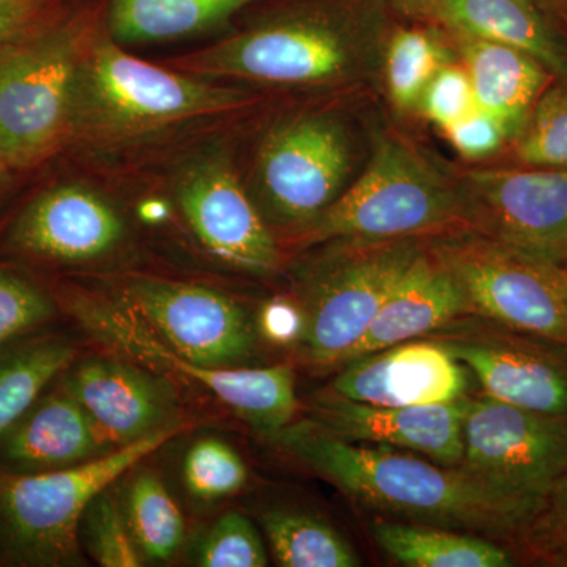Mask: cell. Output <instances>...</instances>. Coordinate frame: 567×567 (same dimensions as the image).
I'll return each mask as SVG.
<instances>
[{
	"label": "cell",
	"instance_id": "1f68e13d",
	"mask_svg": "<svg viewBox=\"0 0 567 567\" xmlns=\"http://www.w3.org/2000/svg\"><path fill=\"white\" fill-rule=\"evenodd\" d=\"M81 546L103 567H137L144 565L126 525L118 494L104 488L85 507L80 525Z\"/></svg>",
	"mask_w": 567,
	"mask_h": 567
},
{
	"label": "cell",
	"instance_id": "8fae6325",
	"mask_svg": "<svg viewBox=\"0 0 567 567\" xmlns=\"http://www.w3.org/2000/svg\"><path fill=\"white\" fill-rule=\"evenodd\" d=\"M111 297L189 363L240 368L256 350V322L238 301L210 287L136 275L115 284Z\"/></svg>",
	"mask_w": 567,
	"mask_h": 567
},
{
	"label": "cell",
	"instance_id": "74e56055",
	"mask_svg": "<svg viewBox=\"0 0 567 567\" xmlns=\"http://www.w3.org/2000/svg\"><path fill=\"white\" fill-rule=\"evenodd\" d=\"M257 333L279 347L300 344L305 334V312L300 303L278 297L267 301L257 316Z\"/></svg>",
	"mask_w": 567,
	"mask_h": 567
},
{
	"label": "cell",
	"instance_id": "52a82bcc",
	"mask_svg": "<svg viewBox=\"0 0 567 567\" xmlns=\"http://www.w3.org/2000/svg\"><path fill=\"white\" fill-rule=\"evenodd\" d=\"M431 246L457 279L470 315L567 346L566 265L472 229L454 230Z\"/></svg>",
	"mask_w": 567,
	"mask_h": 567
},
{
	"label": "cell",
	"instance_id": "30bf717a",
	"mask_svg": "<svg viewBox=\"0 0 567 567\" xmlns=\"http://www.w3.org/2000/svg\"><path fill=\"white\" fill-rule=\"evenodd\" d=\"M358 61L357 40L341 25L327 18L297 17L251 29L174 65L204 80L328 85L352 76Z\"/></svg>",
	"mask_w": 567,
	"mask_h": 567
},
{
	"label": "cell",
	"instance_id": "5bb4252c",
	"mask_svg": "<svg viewBox=\"0 0 567 567\" xmlns=\"http://www.w3.org/2000/svg\"><path fill=\"white\" fill-rule=\"evenodd\" d=\"M175 196L194 237L216 260L241 274H278V244L226 153L204 152L186 164Z\"/></svg>",
	"mask_w": 567,
	"mask_h": 567
},
{
	"label": "cell",
	"instance_id": "83f0119b",
	"mask_svg": "<svg viewBox=\"0 0 567 567\" xmlns=\"http://www.w3.org/2000/svg\"><path fill=\"white\" fill-rule=\"evenodd\" d=\"M271 554L282 567H357L354 548L327 522L289 509L260 517Z\"/></svg>",
	"mask_w": 567,
	"mask_h": 567
},
{
	"label": "cell",
	"instance_id": "ab89813d",
	"mask_svg": "<svg viewBox=\"0 0 567 567\" xmlns=\"http://www.w3.org/2000/svg\"><path fill=\"white\" fill-rule=\"evenodd\" d=\"M142 216H144L147 221H162L164 216H166V208L162 207V204H148L142 208Z\"/></svg>",
	"mask_w": 567,
	"mask_h": 567
},
{
	"label": "cell",
	"instance_id": "d4e9b609",
	"mask_svg": "<svg viewBox=\"0 0 567 567\" xmlns=\"http://www.w3.org/2000/svg\"><path fill=\"white\" fill-rule=\"evenodd\" d=\"M375 543L401 565L410 567H507L513 557L498 544L461 529L427 524L377 520Z\"/></svg>",
	"mask_w": 567,
	"mask_h": 567
},
{
	"label": "cell",
	"instance_id": "836d02e7",
	"mask_svg": "<svg viewBox=\"0 0 567 567\" xmlns=\"http://www.w3.org/2000/svg\"><path fill=\"white\" fill-rule=\"evenodd\" d=\"M54 315V303L39 286L0 268V349L50 322Z\"/></svg>",
	"mask_w": 567,
	"mask_h": 567
},
{
	"label": "cell",
	"instance_id": "d590c367",
	"mask_svg": "<svg viewBox=\"0 0 567 567\" xmlns=\"http://www.w3.org/2000/svg\"><path fill=\"white\" fill-rule=\"evenodd\" d=\"M417 107L443 132L476 110L472 82L464 66L446 63L424 89Z\"/></svg>",
	"mask_w": 567,
	"mask_h": 567
},
{
	"label": "cell",
	"instance_id": "7a4b0ae2",
	"mask_svg": "<svg viewBox=\"0 0 567 567\" xmlns=\"http://www.w3.org/2000/svg\"><path fill=\"white\" fill-rule=\"evenodd\" d=\"M248 102L238 89L153 65L100 39L82 50L70 140L125 147Z\"/></svg>",
	"mask_w": 567,
	"mask_h": 567
},
{
	"label": "cell",
	"instance_id": "3957f363",
	"mask_svg": "<svg viewBox=\"0 0 567 567\" xmlns=\"http://www.w3.org/2000/svg\"><path fill=\"white\" fill-rule=\"evenodd\" d=\"M188 427L163 429L70 468L21 473L0 466V566L84 565L80 525L89 503Z\"/></svg>",
	"mask_w": 567,
	"mask_h": 567
},
{
	"label": "cell",
	"instance_id": "8d00e7d4",
	"mask_svg": "<svg viewBox=\"0 0 567 567\" xmlns=\"http://www.w3.org/2000/svg\"><path fill=\"white\" fill-rule=\"evenodd\" d=\"M445 133L454 148L466 159L487 158L511 140L509 132L498 118L477 107Z\"/></svg>",
	"mask_w": 567,
	"mask_h": 567
},
{
	"label": "cell",
	"instance_id": "6da1fadb",
	"mask_svg": "<svg viewBox=\"0 0 567 567\" xmlns=\"http://www.w3.org/2000/svg\"><path fill=\"white\" fill-rule=\"evenodd\" d=\"M298 461L377 513L461 532L518 536L537 507L464 466L339 439L316 421L275 435Z\"/></svg>",
	"mask_w": 567,
	"mask_h": 567
},
{
	"label": "cell",
	"instance_id": "603a6c76",
	"mask_svg": "<svg viewBox=\"0 0 567 567\" xmlns=\"http://www.w3.org/2000/svg\"><path fill=\"white\" fill-rule=\"evenodd\" d=\"M424 10L458 37L509 44L567 74V48L533 0H432Z\"/></svg>",
	"mask_w": 567,
	"mask_h": 567
},
{
	"label": "cell",
	"instance_id": "e0dca14e",
	"mask_svg": "<svg viewBox=\"0 0 567 567\" xmlns=\"http://www.w3.org/2000/svg\"><path fill=\"white\" fill-rule=\"evenodd\" d=\"M466 399L446 404L380 406L327 390L315 395L312 421L352 443L410 451L447 466L462 464Z\"/></svg>",
	"mask_w": 567,
	"mask_h": 567
},
{
	"label": "cell",
	"instance_id": "60d3db41",
	"mask_svg": "<svg viewBox=\"0 0 567 567\" xmlns=\"http://www.w3.org/2000/svg\"><path fill=\"white\" fill-rule=\"evenodd\" d=\"M399 6L404 7V9L409 10H424L432 0H395Z\"/></svg>",
	"mask_w": 567,
	"mask_h": 567
},
{
	"label": "cell",
	"instance_id": "ee69618b",
	"mask_svg": "<svg viewBox=\"0 0 567 567\" xmlns=\"http://www.w3.org/2000/svg\"><path fill=\"white\" fill-rule=\"evenodd\" d=\"M566 270H567V265H566Z\"/></svg>",
	"mask_w": 567,
	"mask_h": 567
},
{
	"label": "cell",
	"instance_id": "f35d334b",
	"mask_svg": "<svg viewBox=\"0 0 567 567\" xmlns=\"http://www.w3.org/2000/svg\"><path fill=\"white\" fill-rule=\"evenodd\" d=\"M43 2L44 0H39V2L0 6V47L22 33L29 32L32 22L39 18L40 7Z\"/></svg>",
	"mask_w": 567,
	"mask_h": 567
},
{
	"label": "cell",
	"instance_id": "9c48e42d",
	"mask_svg": "<svg viewBox=\"0 0 567 567\" xmlns=\"http://www.w3.org/2000/svg\"><path fill=\"white\" fill-rule=\"evenodd\" d=\"M352 151L341 121L309 112L279 122L265 136L256 167V203L268 224L300 234L349 186Z\"/></svg>",
	"mask_w": 567,
	"mask_h": 567
},
{
	"label": "cell",
	"instance_id": "cb8c5ba5",
	"mask_svg": "<svg viewBox=\"0 0 567 567\" xmlns=\"http://www.w3.org/2000/svg\"><path fill=\"white\" fill-rule=\"evenodd\" d=\"M252 0H111V39L118 44L156 43L216 28Z\"/></svg>",
	"mask_w": 567,
	"mask_h": 567
},
{
	"label": "cell",
	"instance_id": "9a60e30c",
	"mask_svg": "<svg viewBox=\"0 0 567 567\" xmlns=\"http://www.w3.org/2000/svg\"><path fill=\"white\" fill-rule=\"evenodd\" d=\"M432 339L477 377L488 398L567 417V346L563 342L496 323Z\"/></svg>",
	"mask_w": 567,
	"mask_h": 567
},
{
	"label": "cell",
	"instance_id": "4fadbf2b",
	"mask_svg": "<svg viewBox=\"0 0 567 567\" xmlns=\"http://www.w3.org/2000/svg\"><path fill=\"white\" fill-rule=\"evenodd\" d=\"M458 188L466 229L567 265V167L472 171Z\"/></svg>",
	"mask_w": 567,
	"mask_h": 567
},
{
	"label": "cell",
	"instance_id": "44dd1931",
	"mask_svg": "<svg viewBox=\"0 0 567 567\" xmlns=\"http://www.w3.org/2000/svg\"><path fill=\"white\" fill-rule=\"evenodd\" d=\"M112 451L92 417L62 386L41 394L0 436V466L21 473L52 472Z\"/></svg>",
	"mask_w": 567,
	"mask_h": 567
},
{
	"label": "cell",
	"instance_id": "2e32d148",
	"mask_svg": "<svg viewBox=\"0 0 567 567\" xmlns=\"http://www.w3.org/2000/svg\"><path fill=\"white\" fill-rule=\"evenodd\" d=\"M63 388L92 417L112 450L186 424L169 379L121 358H91L71 369Z\"/></svg>",
	"mask_w": 567,
	"mask_h": 567
},
{
	"label": "cell",
	"instance_id": "f1b7e54d",
	"mask_svg": "<svg viewBox=\"0 0 567 567\" xmlns=\"http://www.w3.org/2000/svg\"><path fill=\"white\" fill-rule=\"evenodd\" d=\"M450 52L431 32L402 29L394 33L386 51V87L391 102L401 111L417 106L424 89L443 66Z\"/></svg>",
	"mask_w": 567,
	"mask_h": 567
},
{
	"label": "cell",
	"instance_id": "d6986e66",
	"mask_svg": "<svg viewBox=\"0 0 567 567\" xmlns=\"http://www.w3.org/2000/svg\"><path fill=\"white\" fill-rule=\"evenodd\" d=\"M346 364L330 390L371 405L446 404L465 398L468 383L465 365L435 339H412Z\"/></svg>",
	"mask_w": 567,
	"mask_h": 567
},
{
	"label": "cell",
	"instance_id": "f546056e",
	"mask_svg": "<svg viewBox=\"0 0 567 567\" xmlns=\"http://www.w3.org/2000/svg\"><path fill=\"white\" fill-rule=\"evenodd\" d=\"M514 141L525 167H567V74L544 89Z\"/></svg>",
	"mask_w": 567,
	"mask_h": 567
},
{
	"label": "cell",
	"instance_id": "4316f807",
	"mask_svg": "<svg viewBox=\"0 0 567 567\" xmlns=\"http://www.w3.org/2000/svg\"><path fill=\"white\" fill-rule=\"evenodd\" d=\"M76 350L62 338H37L0 349V436L73 364Z\"/></svg>",
	"mask_w": 567,
	"mask_h": 567
},
{
	"label": "cell",
	"instance_id": "7402d4cb",
	"mask_svg": "<svg viewBox=\"0 0 567 567\" xmlns=\"http://www.w3.org/2000/svg\"><path fill=\"white\" fill-rule=\"evenodd\" d=\"M461 41L477 110L498 118L511 140H516L554 74L528 52L509 44L470 37H461Z\"/></svg>",
	"mask_w": 567,
	"mask_h": 567
},
{
	"label": "cell",
	"instance_id": "e575fe53",
	"mask_svg": "<svg viewBox=\"0 0 567 567\" xmlns=\"http://www.w3.org/2000/svg\"><path fill=\"white\" fill-rule=\"evenodd\" d=\"M518 537L537 561L567 566V470Z\"/></svg>",
	"mask_w": 567,
	"mask_h": 567
},
{
	"label": "cell",
	"instance_id": "ba28073f",
	"mask_svg": "<svg viewBox=\"0 0 567 567\" xmlns=\"http://www.w3.org/2000/svg\"><path fill=\"white\" fill-rule=\"evenodd\" d=\"M71 29L28 32L0 47V156L35 166L70 141L82 55Z\"/></svg>",
	"mask_w": 567,
	"mask_h": 567
},
{
	"label": "cell",
	"instance_id": "8992f818",
	"mask_svg": "<svg viewBox=\"0 0 567 567\" xmlns=\"http://www.w3.org/2000/svg\"><path fill=\"white\" fill-rule=\"evenodd\" d=\"M301 278L305 334L300 349L315 365L346 363L388 295L424 245L421 238L334 240Z\"/></svg>",
	"mask_w": 567,
	"mask_h": 567
},
{
	"label": "cell",
	"instance_id": "ffe728a7",
	"mask_svg": "<svg viewBox=\"0 0 567 567\" xmlns=\"http://www.w3.org/2000/svg\"><path fill=\"white\" fill-rule=\"evenodd\" d=\"M470 315L457 279L432 246L406 267L347 361L442 330Z\"/></svg>",
	"mask_w": 567,
	"mask_h": 567
},
{
	"label": "cell",
	"instance_id": "7c38bea8",
	"mask_svg": "<svg viewBox=\"0 0 567 567\" xmlns=\"http://www.w3.org/2000/svg\"><path fill=\"white\" fill-rule=\"evenodd\" d=\"M461 466L539 509L567 470V417L466 399Z\"/></svg>",
	"mask_w": 567,
	"mask_h": 567
},
{
	"label": "cell",
	"instance_id": "5b68a950",
	"mask_svg": "<svg viewBox=\"0 0 567 567\" xmlns=\"http://www.w3.org/2000/svg\"><path fill=\"white\" fill-rule=\"evenodd\" d=\"M65 308L82 328L133 363L162 377H175L215 395L256 431L276 435L292 424L300 402L290 365L205 368L183 360L140 317L114 297L70 290Z\"/></svg>",
	"mask_w": 567,
	"mask_h": 567
},
{
	"label": "cell",
	"instance_id": "d6a6232c",
	"mask_svg": "<svg viewBox=\"0 0 567 567\" xmlns=\"http://www.w3.org/2000/svg\"><path fill=\"white\" fill-rule=\"evenodd\" d=\"M194 561L203 567H264L268 555L256 525L244 514L229 513L197 540Z\"/></svg>",
	"mask_w": 567,
	"mask_h": 567
},
{
	"label": "cell",
	"instance_id": "4dcf8cb0",
	"mask_svg": "<svg viewBox=\"0 0 567 567\" xmlns=\"http://www.w3.org/2000/svg\"><path fill=\"white\" fill-rule=\"evenodd\" d=\"M182 481L194 499L210 505L238 494L248 481V468L229 443L203 436L183 456Z\"/></svg>",
	"mask_w": 567,
	"mask_h": 567
},
{
	"label": "cell",
	"instance_id": "b9f144b4",
	"mask_svg": "<svg viewBox=\"0 0 567 567\" xmlns=\"http://www.w3.org/2000/svg\"><path fill=\"white\" fill-rule=\"evenodd\" d=\"M21 2H39V0H0V6H7V3H21Z\"/></svg>",
	"mask_w": 567,
	"mask_h": 567
},
{
	"label": "cell",
	"instance_id": "7bdbcfd3",
	"mask_svg": "<svg viewBox=\"0 0 567 567\" xmlns=\"http://www.w3.org/2000/svg\"><path fill=\"white\" fill-rule=\"evenodd\" d=\"M0 159H2V156H0Z\"/></svg>",
	"mask_w": 567,
	"mask_h": 567
},
{
	"label": "cell",
	"instance_id": "484cf974",
	"mask_svg": "<svg viewBox=\"0 0 567 567\" xmlns=\"http://www.w3.org/2000/svg\"><path fill=\"white\" fill-rule=\"evenodd\" d=\"M137 465L118 492L123 516L144 561H171L185 544V517L162 477Z\"/></svg>",
	"mask_w": 567,
	"mask_h": 567
},
{
	"label": "cell",
	"instance_id": "277c9868",
	"mask_svg": "<svg viewBox=\"0 0 567 567\" xmlns=\"http://www.w3.org/2000/svg\"><path fill=\"white\" fill-rule=\"evenodd\" d=\"M466 227L461 188L401 137L375 144L371 162L331 207L298 234L297 244L399 240Z\"/></svg>",
	"mask_w": 567,
	"mask_h": 567
},
{
	"label": "cell",
	"instance_id": "ac0fdd59",
	"mask_svg": "<svg viewBox=\"0 0 567 567\" xmlns=\"http://www.w3.org/2000/svg\"><path fill=\"white\" fill-rule=\"evenodd\" d=\"M122 216L81 185H61L32 200L11 224V251L54 264H89L111 256L125 240Z\"/></svg>",
	"mask_w": 567,
	"mask_h": 567
}]
</instances>
